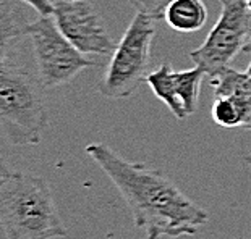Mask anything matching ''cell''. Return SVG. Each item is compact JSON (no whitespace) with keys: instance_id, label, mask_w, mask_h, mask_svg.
<instances>
[{"instance_id":"obj_6","label":"cell","mask_w":251,"mask_h":239,"mask_svg":"<svg viewBox=\"0 0 251 239\" xmlns=\"http://www.w3.org/2000/svg\"><path fill=\"white\" fill-rule=\"evenodd\" d=\"M221 13L204 42L190 52L191 62L212 79L230 63L247 44L251 33V12L247 0H221Z\"/></svg>"},{"instance_id":"obj_15","label":"cell","mask_w":251,"mask_h":239,"mask_svg":"<svg viewBox=\"0 0 251 239\" xmlns=\"http://www.w3.org/2000/svg\"><path fill=\"white\" fill-rule=\"evenodd\" d=\"M20 2L34 8L39 17H54L55 3H52L50 0H20Z\"/></svg>"},{"instance_id":"obj_4","label":"cell","mask_w":251,"mask_h":239,"mask_svg":"<svg viewBox=\"0 0 251 239\" xmlns=\"http://www.w3.org/2000/svg\"><path fill=\"white\" fill-rule=\"evenodd\" d=\"M154 36V20L148 15L136 13L117 44L107 70L98 84V91L104 97L126 99L136 92L143 81H146Z\"/></svg>"},{"instance_id":"obj_10","label":"cell","mask_w":251,"mask_h":239,"mask_svg":"<svg viewBox=\"0 0 251 239\" xmlns=\"http://www.w3.org/2000/svg\"><path fill=\"white\" fill-rule=\"evenodd\" d=\"M146 83L149 84L151 91L154 92L157 99H161L162 102L167 105L169 110L172 111L174 116L177 120H185L186 111L183 109V104L177 94L175 89V81H174V70L170 63H162L157 70L148 74Z\"/></svg>"},{"instance_id":"obj_17","label":"cell","mask_w":251,"mask_h":239,"mask_svg":"<svg viewBox=\"0 0 251 239\" xmlns=\"http://www.w3.org/2000/svg\"><path fill=\"white\" fill-rule=\"evenodd\" d=\"M243 163L251 170V153H248V155H245V157H243Z\"/></svg>"},{"instance_id":"obj_14","label":"cell","mask_w":251,"mask_h":239,"mask_svg":"<svg viewBox=\"0 0 251 239\" xmlns=\"http://www.w3.org/2000/svg\"><path fill=\"white\" fill-rule=\"evenodd\" d=\"M128 2L136 10V13L148 15L152 20H161L174 0H128Z\"/></svg>"},{"instance_id":"obj_5","label":"cell","mask_w":251,"mask_h":239,"mask_svg":"<svg viewBox=\"0 0 251 239\" xmlns=\"http://www.w3.org/2000/svg\"><path fill=\"white\" fill-rule=\"evenodd\" d=\"M25 36L29 37L33 45L42 87L65 86L86 68L98 66L62 34L54 17H39L31 21L26 24Z\"/></svg>"},{"instance_id":"obj_1","label":"cell","mask_w":251,"mask_h":239,"mask_svg":"<svg viewBox=\"0 0 251 239\" xmlns=\"http://www.w3.org/2000/svg\"><path fill=\"white\" fill-rule=\"evenodd\" d=\"M86 153L119 189L146 239L191 236L209 221L207 212L159 170L126 160L102 142L88 144Z\"/></svg>"},{"instance_id":"obj_7","label":"cell","mask_w":251,"mask_h":239,"mask_svg":"<svg viewBox=\"0 0 251 239\" xmlns=\"http://www.w3.org/2000/svg\"><path fill=\"white\" fill-rule=\"evenodd\" d=\"M54 18L62 34L81 54L112 57L117 50L119 42L112 39L98 10L86 0H58Z\"/></svg>"},{"instance_id":"obj_13","label":"cell","mask_w":251,"mask_h":239,"mask_svg":"<svg viewBox=\"0 0 251 239\" xmlns=\"http://www.w3.org/2000/svg\"><path fill=\"white\" fill-rule=\"evenodd\" d=\"M212 121L222 128H242V111L235 100L226 95H216L211 107Z\"/></svg>"},{"instance_id":"obj_2","label":"cell","mask_w":251,"mask_h":239,"mask_svg":"<svg viewBox=\"0 0 251 239\" xmlns=\"http://www.w3.org/2000/svg\"><path fill=\"white\" fill-rule=\"evenodd\" d=\"M0 223L7 239H58L67 236L44 178L2 167Z\"/></svg>"},{"instance_id":"obj_8","label":"cell","mask_w":251,"mask_h":239,"mask_svg":"<svg viewBox=\"0 0 251 239\" xmlns=\"http://www.w3.org/2000/svg\"><path fill=\"white\" fill-rule=\"evenodd\" d=\"M209 81L214 89V97L226 95L235 100L242 111V128L251 131V76L230 66Z\"/></svg>"},{"instance_id":"obj_20","label":"cell","mask_w":251,"mask_h":239,"mask_svg":"<svg viewBox=\"0 0 251 239\" xmlns=\"http://www.w3.org/2000/svg\"><path fill=\"white\" fill-rule=\"evenodd\" d=\"M68 2H76V0H68Z\"/></svg>"},{"instance_id":"obj_11","label":"cell","mask_w":251,"mask_h":239,"mask_svg":"<svg viewBox=\"0 0 251 239\" xmlns=\"http://www.w3.org/2000/svg\"><path fill=\"white\" fill-rule=\"evenodd\" d=\"M20 0H0V54L13 50L17 41L25 37L26 21L18 7Z\"/></svg>"},{"instance_id":"obj_18","label":"cell","mask_w":251,"mask_h":239,"mask_svg":"<svg viewBox=\"0 0 251 239\" xmlns=\"http://www.w3.org/2000/svg\"><path fill=\"white\" fill-rule=\"evenodd\" d=\"M247 74H248V76H251V62H250V65L247 68Z\"/></svg>"},{"instance_id":"obj_16","label":"cell","mask_w":251,"mask_h":239,"mask_svg":"<svg viewBox=\"0 0 251 239\" xmlns=\"http://www.w3.org/2000/svg\"><path fill=\"white\" fill-rule=\"evenodd\" d=\"M243 52H247V54H251V33H250V36H248L247 44H245V47H243Z\"/></svg>"},{"instance_id":"obj_19","label":"cell","mask_w":251,"mask_h":239,"mask_svg":"<svg viewBox=\"0 0 251 239\" xmlns=\"http://www.w3.org/2000/svg\"><path fill=\"white\" fill-rule=\"evenodd\" d=\"M247 3H248V8H250V12H251V0H247Z\"/></svg>"},{"instance_id":"obj_12","label":"cell","mask_w":251,"mask_h":239,"mask_svg":"<svg viewBox=\"0 0 251 239\" xmlns=\"http://www.w3.org/2000/svg\"><path fill=\"white\" fill-rule=\"evenodd\" d=\"M206 76V71L196 65L190 68V70L174 71L175 89H177V94L188 116L193 115L198 109V100H200L201 94V83Z\"/></svg>"},{"instance_id":"obj_9","label":"cell","mask_w":251,"mask_h":239,"mask_svg":"<svg viewBox=\"0 0 251 239\" xmlns=\"http://www.w3.org/2000/svg\"><path fill=\"white\" fill-rule=\"evenodd\" d=\"M164 20L178 33H195L206 24L207 8L202 0H174L165 10Z\"/></svg>"},{"instance_id":"obj_3","label":"cell","mask_w":251,"mask_h":239,"mask_svg":"<svg viewBox=\"0 0 251 239\" xmlns=\"http://www.w3.org/2000/svg\"><path fill=\"white\" fill-rule=\"evenodd\" d=\"M26 68L12 54H3L0 62V125L13 146H37L49 126L44 97Z\"/></svg>"}]
</instances>
